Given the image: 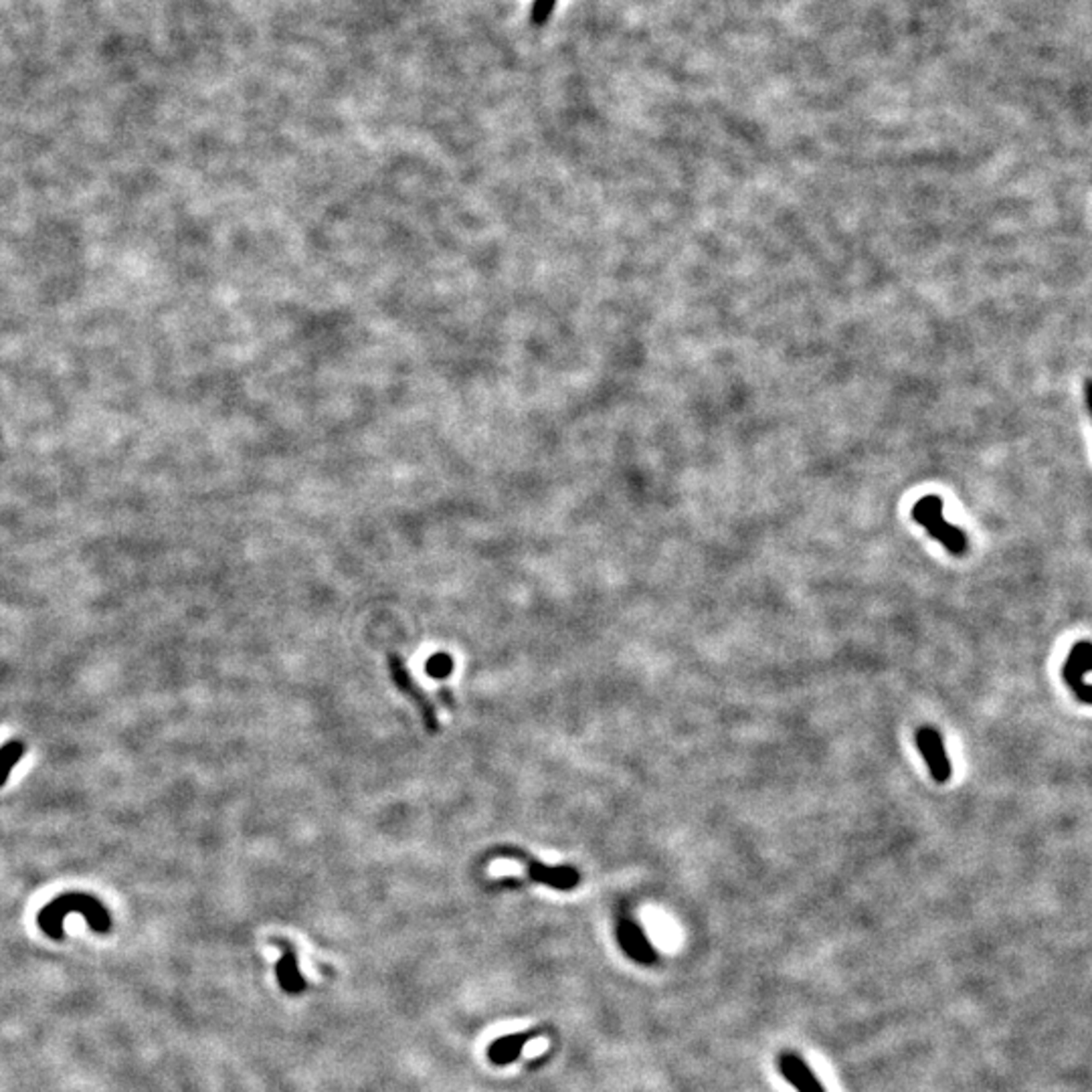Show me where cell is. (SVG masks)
<instances>
[{
  "label": "cell",
  "instance_id": "5",
  "mask_svg": "<svg viewBox=\"0 0 1092 1092\" xmlns=\"http://www.w3.org/2000/svg\"><path fill=\"white\" fill-rule=\"evenodd\" d=\"M1092 670V643L1088 640L1078 641L1074 648L1071 650V655H1068L1066 666H1064V679L1068 682V686L1073 688V692L1078 696V700L1083 702V705H1090L1092 694H1090V682H1088V676Z\"/></svg>",
  "mask_w": 1092,
  "mask_h": 1092
},
{
  "label": "cell",
  "instance_id": "14",
  "mask_svg": "<svg viewBox=\"0 0 1092 1092\" xmlns=\"http://www.w3.org/2000/svg\"><path fill=\"white\" fill-rule=\"evenodd\" d=\"M438 696H439V700L443 702V706H448L450 710H453V708H455V700H453V694H451V690H450L448 686H441V688L438 690Z\"/></svg>",
  "mask_w": 1092,
  "mask_h": 1092
},
{
  "label": "cell",
  "instance_id": "11",
  "mask_svg": "<svg viewBox=\"0 0 1092 1092\" xmlns=\"http://www.w3.org/2000/svg\"><path fill=\"white\" fill-rule=\"evenodd\" d=\"M25 744L20 741H8L6 744L0 746V787L6 783V779L13 771L15 765L25 756Z\"/></svg>",
  "mask_w": 1092,
  "mask_h": 1092
},
{
  "label": "cell",
  "instance_id": "13",
  "mask_svg": "<svg viewBox=\"0 0 1092 1092\" xmlns=\"http://www.w3.org/2000/svg\"><path fill=\"white\" fill-rule=\"evenodd\" d=\"M554 6H556V0H534L532 8H530V22H532V25L534 27L546 25V20L551 19Z\"/></svg>",
  "mask_w": 1092,
  "mask_h": 1092
},
{
  "label": "cell",
  "instance_id": "4",
  "mask_svg": "<svg viewBox=\"0 0 1092 1092\" xmlns=\"http://www.w3.org/2000/svg\"><path fill=\"white\" fill-rule=\"evenodd\" d=\"M388 670H391V678H393V682L397 684V688L411 702H413V706L419 710V715H421L423 722H425V729L429 732H438L439 730V718H438L436 706H433V702L417 686L415 679L411 678V674L407 672V667H405L403 660H400V657L397 654L388 655Z\"/></svg>",
  "mask_w": 1092,
  "mask_h": 1092
},
{
  "label": "cell",
  "instance_id": "12",
  "mask_svg": "<svg viewBox=\"0 0 1092 1092\" xmlns=\"http://www.w3.org/2000/svg\"><path fill=\"white\" fill-rule=\"evenodd\" d=\"M425 672L431 678H438V679L448 678L453 672L451 655L450 654H441V652L436 654V655H431L429 660H427V664H425Z\"/></svg>",
  "mask_w": 1092,
  "mask_h": 1092
},
{
  "label": "cell",
  "instance_id": "2",
  "mask_svg": "<svg viewBox=\"0 0 1092 1092\" xmlns=\"http://www.w3.org/2000/svg\"><path fill=\"white\" fill-rule=\"evenodd\" d=\"M912 518L922 525L924 530L937 539L951 554L967 552V534L943 516V500L939 496L921 498L915 508H912Z\"/></svg>",
  "mask_w": 1092,
  "mask_h": 1092
},
{
  "label": "cell",
  "instance_id": "3",
  "mask_svg": "<svg viewBox=\"0 0 1092 1092\" xmlns=\"http://www.w3.org/2000/svg\"><path fill=\"white\" fill-rule=\"evenodd\" d=\"M500 856H508V857H516L527 868V874L530 882H537V884H544V886H551L554 890H573L578 886V880H581V874H578L575 868L571 866H546L540 864L537 860H532L530 856H527L525 852L520 850H502L498 852Z\"/></svg>",
  "mask_w": 1092,
  "mask_h": 1092
},
{
  "label": "cell",
  "instance_id": "9",
  "mask_svg": "<svg viewBox=\"0 0 1092 1092\" xmlns=\"http://www.w3.org/2000/svg\"><path fill=\"white\" fill-rule=\"evenodd\" d=\"M777 1066H779V1073H781V1076L797 1092H826V1088H823V1085L819 1083V1078L813 1074V1071L806 1064V1060L801 1056H797L794 1052L779 1054Z\"/></svg>",
  "mask_w": 1092,
  "mask_h": 1092
},
{
  "label": "cell",
  "instance_id": "10",
  "mask_svg": "<svg viewBox=\"0 0 1092 1092\" xmlns=\"http://www.w3.org/2000/svg\"><path fill=\"white\" fill-rule=\"evenodd\" d=\"M530 1038H532V1034H510V1035H504V1038H498L496 1042L489 1044L488 1058L496 1066H506V1064L516 1062Z\"/></svg>",
  "mask_w": 1092,
  "mask_h": 1092
},
{
  "label": "cell",
  "instance_id": "8",
  "mask_svg": "<svg viewBox=\"0 0 1092 1092\" xmlns=\"http://www.w3.org/2000/svg\"><path fill=\"white\" fill-rule=\"evenodd\" d=\"M270 941L282 951L280 961H277V965H275L277 984H280V987L289 996L302 994V991L306 989V979L298 967V957H296L292 943L286 941V939H277V937H272Z\"/></svg>",
  "mask_w": 1092,
  "mask_h": 1092
},
{
  "label": "cell",
  "instance_id": "1",
  "mask_svg": "<svg viewBox=\"0 0 1092 1092\" xmlns=\"http://www.w3.org/2000/svg\"><path fill=\"white\" fill-rule=\"evenodd\" d=\"M80 912L87 921L89 927L95 933L106 934L111 929V917L108 908L95 896H89L83 893H67L49 902L47 907L39 910L37 922L41 931L51 939H63V921L67 915Z\"/></svg>",
  "mask_w": 1092,
  "mask_h": 1092
},
{
  "label": "cell",
  "instance_id": "6",
  "mask_svg": "<svg viewBox=\"0 0 1092 1092\" xmlns=\"http://www.w3.org/2000/svg\"><path fill=\"white\" fill-rule=\"evenodd\" d=\"M917 744L929 773L937 783H946L953 775L949 755L945 751L941 734L934 729H921L917 732Z\"/></svg>",
  "mask_w": 1092,
  "mask_h": 1092
},
{
  "label": "cell",
  "instance_id": "7",
  "mask_svg": "<svg viewBox=\"0 0 1092 1092\" xmlns=\"http://www.w3.org/2000/svg\"><path fill=\"white\" fill-rule=\"evenodd\" d=\"M617 941L621 945L623 953H626L629 959H633L635 963L654 965L657 961V953L654 951L652 943L648 941V937H645V933L638 922H633L629 919L619 921Z\"/></svg>",
  "mask_w": 1092,
  "mask_h": 1092
}]
</instances>
